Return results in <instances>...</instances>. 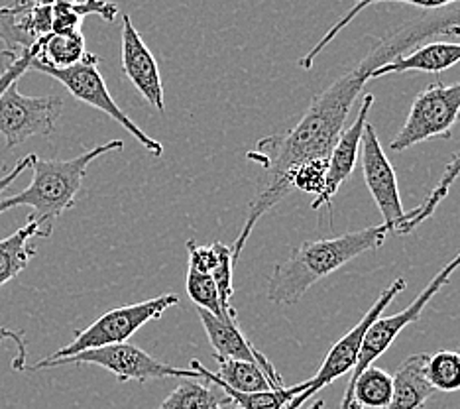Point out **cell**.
I'll return each mask as SVG.
<instances>
[{
  "mask_svg": "<svg viewBox=\"0 0 460 409\" xmlns=\"http://www.w3.org/2000/svg\"><path fill=\"white\" fill-rule=\"evenodd\" d=\"M83 18L73 8V3L51 4V34H75L81 31Z\"/></svg>",
  "mask_w": 460,
  "mask_h": 409,
  "instance_id": "f546056e",
  "label": "cell"
},
{
  "mask_svg": "<svg viewBox=\"0 0 460 409\" xmlns=\"http://www.w3.org/2000/svg\"><path fill=\"white\" fill-rule=\"evenodd\" d=\"M458 175H460V150L453 154L451 162L447 164L445 172L441 175V180H438V183L435 185L433 191L429 193V197L425 199V201L420 207L407 213L403 223L397 227L394 233L395 235H407V233H411L413 228L423 225L425 220L431 218L435 215V211H437V207L443 203V199L448 195V191H451V187L456 182Z\"/></svg>",
  "mask_w": 460,
  "mask_h": 409,
  "instance_id": "44dd1931",
  "label": "cell"
},
{
  "mask_svg": "<svg viewBox=\"0 0 460 409\" xmlns=\"http://www.w3.org/2000/svg\"><path fill=\"white\" fill-rule=\"evenodd\" d=\"M427 360L429 354H411L402 362L394 374V394L385 409H423L431 400L435 390L427 380Z\"/></svg>",
  "mask_w": 460,
  "mask_h": 409,
  "instance_id": "e0dca14e",
  "label": "cell"
},
{
  "mask_svg": "<svg viewBox=\"0 0 460 409\" xmlns=\"http://www.w3.org/2000/svg\"><path fill=\"white\" fill-rule=\"evenodd\" d=\"M309 380L291 387H281V390H268L256 394H240L226 390V387H218V390L225 392L240 409H284L291 400H296L297 396L305 394Z\"/></svg>",
  "mask_w": 460,
  "mask_h": 409,
  "instance_id": "cb8c5ba5",
  "label": "cell"
},
{
  "mask_svg": "<svg viewBox=\"0 0 460 409\" xmlns=\"http://www.w3.org/2000/svg\"><path fill=\"white\" fill-rule=\"evenodd\" d=\"M122 71L155 111H165L162 73L128 14L122 16Z\"/></svg>",
  "mask_w": 460,
  "mask_h": 409,
  "instance_id": "4fadbf2b",
  "label": "cell"
},
{
  "mask_svg": "<svg viewBox=\"0 0 460 409\" xmlns=\"http://www.w3.org/2000/svg\"><path fill=\"white\" fill-rule=\"evenodd\" d=\"M236 409H240V407H236Z\"/></svg>",
  "mask_w": 460,
  "mask_h": 409,
  "instance_id": "74e56055",
  "label": "cell"
},
{
  "mask_svg": "<svg viewBox=\"0 0 460 409\" xmlns=\"http://www.w3.org/2000/svg\"><path fill=\"white\" fill-rule=\"evenodd\" d=\"M64 109V99L58 94L30 97L18 91V83L10 85L0 97V134L6 148L24 144L32 136H49Z\"/></svg>",
  "mask_w": 460,
  "mask_h": 409,
  "instance_id": "9c48e42d",
  "label": "cell"
},
{
  "mask_svg": "<svg viewBox=\"0 0 460 409\" xmlns=\"http://www.w3.org/2000/svg\"><path fill=\"white\" fill-rule=\"evenodd\" d=\"M323 407H325V402H323V400H319V402H315V404H313L309 409H323Z\"/></svg>",
  "mask_w": 460,
  "mask_h": 409,
  "instance_id": "d590c367",
  "label": "cell"
},
{
  "mask_svg": "<svg viewBox=\"0 0 460 409\" xmlns=\"http://www.w3.org/2000/svg\"><path fill=\"white\" fill-rule=\"evenodd\" d=\"M85 38L81 31L75 34H49L38 41L36 59L54 69H67L87 58Z\"/></svg>",
  "mask_w": 460,
  "mask_h": 409,
  "instance_id": "ffe728a7",
  "label": "cell"
},
{
  "mask_svg": "<svg viewBox=\"0 0 460 409\" xmlns=\"http://www.w3.org/2000/svg\"><path fill=\"white\" fill-rule=\"evenodd\" d=\"M3 341H13L16 344V356L13 360V369L14 370H26L28 369V351H26V342L22 339V334L18 331H10L6 327H0V342Z\"/></svg>",
  "mask_w": 460,
  "mask_h": 409,
  "instance_id": "d6a6232c",
  "label": "cell"
},
{
  "mask_svg": "<svg viewBox=\"0 0 460 409\" xmlns=\"http://www.w3.org/2000/svg\"><path fill=\"white\" fill-rule=\"evenodd\" d=\"M173 306H180V298H177L175 293H165V296L134 303V306L111 309L104 315H101L95 323H91L87 329L79 331L77 337L69 344L61 346L59 351L49 354L48 359H41L40 362L28 366V370L30 372L44 370L48 364L69 359V356H75L79 352L102 349V346H111V344L128 342V339L136 331H140L146 323L160 319L162 315Z\"/></svg>",
  "mask_w": 460,
  "mask_h": 409,
  "instance_id": "277c9868",
  "label": "cell"
},
{
  "mask_svg": "<svg viewBox=\"0 0 460 409\" xmlns=\"http://www.w3.org/2000/svg\"><path fill=\"white\" fill-rule=\"evenodd\" d=\"M458 24L460 8L451 4L448 8L437 10L435 14L429 13L421 20L397 28L390 36L376 41L357 66L331 83L325 91H321L296 126H291L286 132L266 136L256 144L254 150L246 154L250 162H256L262 167L264 175L260 180L254 199L248 205L240 235L230 248L233 250V264H236L243 254L260 217L291 193L288 182L289 173L307 162L329 160L334 144L347 126L354 101L370 81V73L397 56H403L410 48L421 46L427 38L445 36L448 28Z\"/></svg>",
  "mask_w": 460,
  "mask_h": 409,
  "instance_id": "6da1fadb",
  "label": "cell"
},
{
  "mask_svg": "<svg viewBox=\"0 0 460 409\" xmlns=\"http://www.w3.org/2000/svg\"><path fill=\"white\" fill-rule=\"evenodd\" d=\"M327 167L329 160H313L296 167L288 177L291 191H305L319 197L323 193V189H325Z\"/></svg>",
  "mask_w": 460,
  "mask_h": 409,
  "instance_id": "83f0119b",
  "label": "cell"
},
{
  "mask_svg": "<svg viewBox=\"0 0 460 409\" xmlns=\"http://www.w3.org/2000/svg\"><path fill=\"white\" fill-rule=\"evenodd\" d=\"M349 409H364V407H362L360 404H357V402H354V400H352V402L349 404Z\"/></svg>",
  "mask_w": 460,
  "mask_h": 409,
  "instance_id": "8d00e7d4",
  "label": "cell"
},
{
  "mask_svg": "<svg viewBox=\"0 0 460 409\" xmlns=\"http://www.w3.org/2000/svg\"><path fill=\"white\" fill-rule=\"evenodd\" d=\"M73 8L77 10V14L81 18H85L89 14H97L107 22H114V18L119 14V6L117 4H109V3H93V0H87V3H73Z\"/></svg>",
  "mask_w": 460,
  "mask_h": 409,
  "instance_id": "1f68e13d",
  "label": "cell"
},
{
  "mask_svg": "<svg viewBox=\"0 0 460 409\" xmlns=\"http://www.w3.org/2000/svg\"><path fill=\"white\" fill-rule=\"evenodd\" d=\"M24 3H18L14 6H0V44L6 48L4 54L8 56H22L24 51L32 49V44L22 26H20V14H22Z\"/></svg>",
  "mask_w": 460,
  "mask_h": 409,
  "instance_id": "d4e9b609",
  "label": "cell"
},
{
  "mask_svg": "<svg viewBox=\"0 0 460 409\" xmlns=\"http://www.w3.org/2000/svg\"><path fill=\"white\" fill-rule=\"evenodd\" d=\"M217 246V266L213 268V271L208 276L213 278L217 291H218V301H221V309L225 315L226 323H236V311L230 307V299H233V250H230L226 245L223 243H215Z\"/></svg>",
  "mask_w": 460,
  "mask_h": 409,
  "instance_id": "484cf974",
  "label": "cell"
},
{
  "mask_svg": "<svg viewBox=\"0 0 460 409\" xmlns=\"http://www.w3.org/2000/svg\"><path fill=\"white\" fill-rule=\"evenodd\" d=\"M427 380L433 390L453 394L460 390V352L456 351H438L429 354L427 360Z\"/></svg>",
  "mask_w": 460,
  "mask_h": 409,
  "instance_id": "603a6c76",
  "label": "cell"
},
{
  "mask_svg": "<svg viewBox=\"0 0 460 409\" xmlns=\"http://www.w3.org/2000/svg\"><path fill=\"white\" fill-rule=\"evenodd\" d=\"M66 364H93L114 374L119 382H150V380H164V378H187V380H203L201 374H197L191 369H177L167 362L154 359L152 354L142 351L140 346L130 342L102 346V349L85 351L75 356H69L64 360H56L48 364L46 369H56V366Z\"/></svg>",
  "mask_w": 460,
  "mask_h": 409,
  "instance_id": "ba28073f",
  "label": "cell"
},
{
  "mask_svg": "<svg viewBox=\"0 0 460 409\" xmlns=\"http://www.w3.org/2000/svg\"><path fill=\"white\" fill-rule=\"evenodd\" d=\"M99 58L87 54V58L83 59L81 63L67 69H54V67H48L44 63H40L38 59L32 61V69L40 71V73H46V76L58 79L61 85H64L73 97L77 101L89 104V107L97 109L104 114H109V117L119 122L124 130L130 132L136 140H138L146 152H150L154 157H162L164 154V146L162 142H158L152 136L146 134L138 124H136L127 112H124L117 101L112 99V94L107 89V83H104L101 71L97 67Z\"/></svg>",
  "mask_w": 460,
  "mask_h": 409,
  "instance_id": "8992f818",
  "label": "cell"
},
{
  "mask_svg": "<svg viewBox=\"0 0 460 409\" xmlns=\"http://www.w3.org/2000/svg\"><path fill=\"white\" fill-rule=\"evenodd\" d=\"M390 233L394 228L382 223L341 236L301 243L271 271L266 298L276 306H294L317 281L334 274L364 252L380 248Z\"/></svg>",
  "mask_w": 460,
  "mask_h": 409,
  "instance_id": "7a4b0ae2",
  "label": "cell"
},
{
  "mask_svg": "<svg viewBox=\"0 0 460 409\" xmlns=\"http://www.w3.org/2000/svg\"><path fill=\"white\" fill-rule=\"evenodd\" d=\"M187 254H190V268L199 271V274H211L213 268L217 266V246H201L195 240H187Z\"/></svg>",
  "mask_w": 460,
  "mask_h": 409,
  "instance_id": "4dcf8cb0",
  "label": "cell"
},
{
  "mask_svg": "<svg viewBox=\"0 0 460 409\" xmlns=\"http://www.w3.org/2000/svg\"><path fill=\"white\" fill-rule=\"evenodd\" d=\"M460 63V44L455 41H431V44L417 46L411 54L397 56L385 66L374 69L370 79H380L394 73L423 71V73H443Z\"/></svg>",
  "mask_w": 460,
  "mask_h": 409,
  "instance_id": "9a60e30c",
  "label": "cell"
},
{
  "mask_svg": "<svg viewBox=\"0 0 460 409\" xmlns=\"http://www.w3.org/2000/svg\"><path fill=\"white\" fill-rule=\"evenodd\" d=\"M445 36H451V38H460V24H458V26H453V28H448V30L445 31Z\"/></svg>",
  "mask_w": 460,
  "mask_h": 409,
  "instance_id": "e575fe53",
  "label": "cell"
},
{
  "mask_svg": "<svg viewBox=\"0 0 460 409\" xmlns=\"http://www.w3.org/2000/svg\"><path fill=\"white\" fill-rule=\"evenodd\" d=\"M458 268H460V252L451 262H448L447 266H443L437 271V276L427 283L425 289L403 311L395 313V315H382L380 319H376L372 323V327L368 329V333H366V337H364V344H362V351L358 356V364H357V369L352 370L349 384L352 380H357V378L366 369H368V366H374L376 359L390 349L394 341L400 337V333L405 327H410V325L421 319V313L429 306V301L437 296L438 289L447 286L448 280H451V276Z\"/></svg>",
  "mask_w": 460,
  "mask_h": 409,
  "instance_id": "30bf717a",
  "label": "cell"
},
{
  "mask_svg": "<svg viewBox=\"0 0 460 409\" xmlns=\"http://www.w3.org/2000/svg\"><path fill=\"white\" fill-rule=\"evenodd\" d=\"M122 148V140H111L79 154L77 157H71V160H46L38 154H30L32 156V164H30L32 183L24 191L0 199V215L14 207H30L34 211L30 218L38 223L40 236H51L56 220L75 205V197L87 175V167L97 157Z\"/></svg>",
  "mask_w": 460,
  "mask_h": 409,
  "instance_id": "3957f363",
  "label": "cell"
},
{
  "mask_svg": "<svg viewBox=\"0 0 460 409\" xmlns=\"http://www.w3.org/2000/svg\"><path fill=\"white\" fill-rule=\"evenodd\" d=\"M360 157H362L364 182L368 185L374 201L380 209L384 225H390L395 230L403 223L407 213L402 203L400 187H397L394 167L388 157H385L378 134H376L374 124L370 122L366 124L364 129Z\"/></svg>",
  "mask_w": 460,
  "mask_h": 409,
  "instance_id": "8fae6325",
  "label": "cell"
},
{
  "mask_svg": "<svg viewBox=\"0 0 460 409\" xmlns=\"http://www.w3.org/2000/svg\"><path fill=\"white\" fill-rule=\"evenodd\" d=\"M30 164H32V156H26V157H22V160H20L16 165H14V170H10L4 177H0V193H4L6 189L13 185L20 175H22L28 167H30Z\"/></svg>",
  "mask_w": 460,
  "mask_h": 409,
  "instance_id": "836d02e7",
  "label": "cell"
},
{
  "mask_svg": "<svg viewBox=\"0 0 460 409\" xmlns=\"http://www.w3.org/2000/svg\"><path fill=\"white\" fill-rule=\"evenodd\" d=\"M36 236H40V227L36 220L28 218V223L14 235L0 240V288L14 280L36 256L38 250L30 245Z\"/></svg>",
  "mask_w": 460,
  "mask_h": 409,
  "instance_id": "d6986e66",
  "label": "cell"
},
{
  "mask_svg": "<svg viewBox=\"0 0 460 409\" xmlns=\"http://www.w3.org/2000/svg\"><path fill=\"white\" fill-rule=\"evenodd\" d=\"M197 315L203 323V329L207 333L208 341H211L215 359L254 362L258 366H262V370L268 374L270 382L274 384L276 390L286 387L284 380H281V374L274 369V364H271L262 352H258L254 346L250 344V341L244 337L243 331L238 329L236 323H225L221 319H217L215 315L199 307H197Z\"/></svg>",
  "mask_w": 460,
  "mask_h": 409,
  "instance_id": "5bb4252c",
  "label": "cell"
},
{
  "mask_svg": "<svg viewBox=\"0 0 460 409\" xmlns=\"http://www.w3.org/2000/svg\"><path fill=\"white\" fill-rule=\"evenodd\" d=\"M405 288H407L405 278H397L395 281H392L390 286L380 293V298L376 299L374 306L366 311L364 317L357 325H354V327L347 334H344V337H341L337 342L332 344V349L325 356V360H323V366L319 369V372L309 380L307 392L297 396L296 400H291L284 409H299L303 405V402H307L309 397L319 394L323 387L329 386L331 382L339 380V378H342L349 372L352 374V370L357 369V364H358V356L362 351L366 333H368V329L372 327V323L376 319L382 317L390 303L397 296H400Z\"/></svg>",
  "mask_w": 460,
  "mask_h": 409,
  "instance_id": "52a82bcc",
  "label": "cell"
},
{
  "mask_svg": "<svg viewBox=\"0 0 460 409\" xmlns=\"http://www.w3.org/2000/svg\"><path fill=\"white\" fill-rule=\"evenodd\" d=\"M460 119V83H431L417 93L402 130L390 142L392 152H403L431 138H451Z\"/></svg>",
  "mask_w": 460,
  "mask_h": 409,
  "instance_id": "5b68a950",
  "label": "cell"
},
{
  "mask_svg": "<svg viewBox=\"0 0 460 409\" xmlns=\"http://www.w3.org/2000/svg\"><path fill=\"white\" fill-rule=\"evenodd\" d=\"M372 104H374V94L366 93L362 97L357 119H354L352 124L342 130L337 144H334V148L329 156L325 189H323V193L319 197L313 199V203H311L313 211H319L321 207H329V211H331L332 209L331 203H332L334 195L339 193L341 185L349 180L354 172V167H357V162L360 157L362 136H364L366 124H368V112L372 109Z\"/></svg>",
  "mask_w": 460,
  "mask_h": 409,
  "instance_id": "7c38bea8",
  "label": "cell"
},
{
  "mask_svg": "<svg viewBox=\"0 0 460 409\" xmlns=\"http://www.w3.org/2000/svg\"><path fill=\"white\" fill-rule=\"evenodd\" d=\"M218 364L217 372H208L199 360H191V370L201 374L203 380L211 382L217 387H226V390L240 392V394H256L276 390L274 384L270 382L268 374L262 370V366L244 360H228V359H215Z\"/></svg>",
  "mask_w": 460,
  "mask_h": 409,
  "instance_id": "2e32d148",
  "label": "cell"
},
{
  "mask_svg": "<svg viewBox=\"0 0 460 409\" xmlns=\"http://www.w3.org/2000/svg\"><path fill=\"white\" fill-rule=\"evenodd\" d=\"M230 402L225 392H215L203 380H185L165 397L158 409H223Z\"/></svg>",
  "mask_w": 460,
  "mask_h": 409,
  "instance_id": "7402d4cb",
  "label": "cell"
},
{
  "mask_svg": "<svg viewBox=\"0 0 460 409\" xmlns=\"http://www.w3.org/2000/svg\"><path fill=\"white\" fill-rule=\"evenodd\" d=\"M187 296L195 303L199 309H205L211 315H215L217 319L225 321V315L221 309V301H218V291L213 278L208 274H199V271L191 270L187 271ZM226 323V321H225Z\"/></svg>",
  "mask_w": 460,
  "mask_h": 409,
  "instance_id": "4316f807",
  "label": "cell"
},
{
  "mask_svg": "<svg viewBox=\"0 0 460 409\" xmlns=\"http://www.w3.org/2000/svg\"><path fill=\"white\" fill-rule=\"evenodd\" d=\"M36 56H38V44L32 49L24 51V54L18 56V58L3 54V58H8L10 63L3 67V71H0V97H3L4 91L10 85H14V83H18V79L24 76V73L30 69V66H32V61L36 59Z\"/></svg>",
  "mask_w": 460,
  "mask_h": 409,
  "instance_id": "f1b7e54d",
  "label": "cell"
},
{
  "mask_svg": "<svg viewBox=\"0 0 460 409\" xmlns=\"http://www.w3.org/2000/svg\"><path fill=\"white\" fill-rule=\"evenodd\" d=\"M394 394V376L378 366H368L357 380L347 386L342 396L341 409H349V404L354 400L364 409H385Z\"/></svg>",
  "mask_w": 460,
  "mask_h": 409,
  "instance_id": "ac0fdd59",
  "label": "cell"
}]
</instances>
